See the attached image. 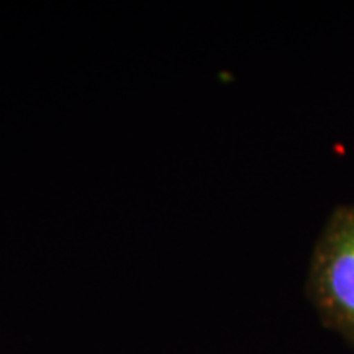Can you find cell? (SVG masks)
Listing matches in <instances>:
<instances>
[{
  "label": "cell",
  "instance_id": "obj_1",
  "mask_svg": "<svg viewBox=\"0 0 354 354\" xmlns=\"http://www.w3.org/2000/svg\"><path fill=\"white\" fill-rule=\"evenodd\" d=\"M307 287L325 326L354 346V203L330 215L313 248Z\"/></svg>",
  "mask_w": 354,
  "mask_h": 354
}]
</instances>
